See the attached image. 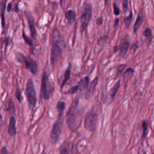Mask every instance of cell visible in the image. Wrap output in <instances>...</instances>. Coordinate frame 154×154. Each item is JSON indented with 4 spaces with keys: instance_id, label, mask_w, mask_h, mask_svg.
<instances>
[{
    "instance_id": "4",
    "label": "cell",
    "mask_w": 154,
    "mask_h": 154,
    "mask_svg": "<svg viewBox=\"0 0 154 154\" xmlns=\"http://www.w3.org/2000/svg\"><path fill=\"white\" fill-rule=\"evenodd\" d=\"M65 121L63 113H58L56 120L52 125V128L51 133V140L53 144H55L62 133V128Z\"/></svg>"
},
{
    "instance_id": "23",
    "label": "cell",
    "mask_w": 154,
    "mask_h": 154,
    "mask_svg": "<svg viewBox=\"0 0 154 154\" xmlns=\"http://www.w3.org/2000/svg\"><path fill=\"white\" fill-rule=\"evenodd\" d=\"M133 13H132V12H130L129 15L124 18V24L127 28H128L130 27V26L131 25L132 20H133Z\"/></svg>"
},
{
    "instance_id": "33",
    "label": "cell",
    "mask_w": 154,
    "mask_h": 154,
    "mask_svg": "<svg viewBox=\"0 0 154 154\" xmlns=\"http://www.w3.org/2000/svg\"><path fill=\"white\" fill-rule=\"evenodd\" d=\"M108 39V36L107 35H104L103 36H101L98 39V43L99 45H101L102 43L105 42Z\"/></svg>"
},
{
    "instance_id": "5",
    "label": "cell",
    "mask_w": 154,
    "mask_h": 154,
    "mask_svg": "<svg viewBox=\"0 0 154 154\" xmlns=\"http://www.w3.org/2000/svg\"><path fill=\"white\" fill-rule=\"evenodd\" d=\"M98 114L94 109H90L85 115L84 124L85 128L90 132H94L97 130Z\"/></svg>"
},
{
    "instance_id": "36",
    "label": "cell",
    "mask_w": 154,
    "mask_h": 154,
    "mask_svg": "<svg viewBox=\"0 0 154 154\" xmlns=\"http://www.w3.org/2000/svg\"><path fill=\"white\" fill-rule=\"evenodd\" d=\"M0 154H10V153L8 151L6 147H3L1 149V151H0Z\"/></svg>"
},
{
    "instance_id": "37",
    "label": "cell",
    "mask_w": 154,
    "mask_h": 154,
    "mask_svg": "<svg viewBox=\"0 0 154 154\" xmlns=\"http://www.w3.org/2000/svg\"><path fill=\"white\" fill-rule=\"evenodd\" d=\"M12 3L10 2L7 5V10L9 13H10L11 11H12Z\"/></svg>"
},
{
    "instance_id": "32",
    "label": "cell",
    "mask_w": 154,
    "mask_h": 154,
    "mask_svg": "<svg viewBox=\"0 0 154 154\" xmlns=\"http://www.w3.org/2000/svg\"><path fill=\"white\" fill-rule=\"evenodd\" d=\"M113 12H114V14L116 16H119L120 15V9L119 8L117 7L116 3L114 2L113 4Z\"/></svg>"
},
{
    "instance_id": "38",
    "label": "cell",
    "mask_w": 154,
    "mask_h": 154,
    "mask_svg": "<svg viewBox=\"0 0 154 154\" xmlns=\"http://www.w3.org/2000/svg\"><path fill=\"white\" fill-rule=\"evenodd\" d=\"M119 18H116L114 21V28H117L119 25Z\"/></svg>"
},
{
    "instance_id": "1",
    "label": "cell",
    "mask_w": 154,
    "mask_h": 154,
    "mask_svg": "<svg viewBox=\"0 0 154 154\" xmlns=\"http://www.w3.org/2000/svg\"><path fill=\"white\" fill-rule=\"evenodd\" d=\"M51 54L50 58L53 68L57 61L62 57L63 49L66 46L63 36L57 27H54L51 36Z\"/></svg>"
},
{
    "instance_id": "11",
    "label": "cell",
    "mask_w": 154,
    "mask_h": 154,
    "mask_svg": "<svg viewBox=\"0 0 154 154\" xmlns=\"http://www.w3.org/2000/svg\"><path fill=\"white\" fill-rule=\"evenodd\" d=\"M98 80H99V78L98 77H95L93 81H91V83L90 84H89V85L87 89V92L85 94V98L88 99L91 98V97L93 95L94 92L95 91V89L98 84Z\"/></svg>"
},
{
    "instance_id": "25",
    "label": "cell",
    "mask_w": 154,
    "mask_h": 154,
    "mask_svg": "<svg viewBox=\"0 0 154 154\" xmlns=\"http://www.w3.org/2000/svg\"><path fill=\"white\" fill-rule=\"evenodd\" d=\"M22 38L24 39V41L25 42V43H26L27 45H28L31 48L33 47V46H34V43H33V40L26 35V34H25V32H24V31H23V32H22Z\"/></svg>"
},
{
    "instance_id": "2",
    "label": "cell",
    "mask_w": 154,
    "mask_h": 154,
    "mask_svg": "<svg viewBox=\"0 0 154 154\" xmlns=\"http://www.w3.org/2000/svg\"><path fill=\"white\" fill-rule=\"evenodd\" d=\"M78 99H75L69 107L66 116L69 129L75 132L80 128L83 118V111L78 106Z\"/></svg>"
},
{
    "instance_id": "14",
    "label": "cell",
    "mask_w": 154,
    "mask_h": 154,
    "mask_svg": "<svg viewBox=\"0 0 154 154\" xmlns=\"http://www.w3.org/2000/svg\"><path fill=\"white\" fill-rule=\"evenodd\" d=\"M7 0H2L0 5V12H1V26L4 29L6 27V19H5V10L6 9V4Z\"/></svg>"
},
{
    "instance_id": "43",
    "label": "cell",
    "mask_w": 154,
    "mask_h": 154,
    "mask_svg": "<svg viewBox=\"0 0 154 154\" xmlns=\"http://www.w3.org/2000/svg\"><path fill=\"white\" fill-rule=\"evenodd\" d=\"M152 154H153V153H152Z\"/></svg>"
},
{
    "instance_id": "22",
    "label": "cell",
    "mask_w": 154,
    "mask_h": 154,
    "mask_svg": "<svg viewBox=\"0 0 154 154\" xmlns=\"http://www.w3.org/2000/svg\"><path fill=\"white\" fill-rule=\"evenodd\" d=\"M66 108V104L63 101H58L56 105V108L58 113H63Z\"/></svg>"
},
{
    "instance_id": "39",
    "label": "cell",
    "mask_w": 154,
    "mask_h": 154,
    "mask_svg": "<svg viewBox=\"0 0 154 154\" xmlns=\"http://www.w3.org/2000/svg\"><path fill=\"white\" fill-rule=\"evenodd\" d=\"M19 7H18V3H16L15 5V7H14V11L16 12V13H18L19 12Z\"/></svg>"
},
{
    "instance_id": "10",
    "label": "cell",
    "mask_w": 154,
    "mask_h": 154,
    "mask_svg": "<svg viewBox=\"0 0 154 154\" xmlns=\"http://www.w3.org/2000/svg\"><path fill=\"white\" fill-rule=\"evenodd\" d=\"M130 46V42L128 41H122L119 45H117L118 47V51L119 52V55L121 57H125L127 55L128 49Z\"/></svg>"
},
{
    "instance_id": "30",
    "label": "cell",
    "mask_w": 154,
    "mask_h": 154,
    "mask_svg": "<svg viewBox=\"0 0 154 154\" xmlns=\"http://www.w3.org/2000/svg\"><path fill=\"white\" fill-rule=\"evenodd\" d=\"M15 54H16L17 60L19 61V62H20L21 63H24V61L25 58V56H24V55L23 54L19 52H16Z\"/></svg>"
},
{
    "instance_id": "34",
    "label": "cell",
    "mask_w": 154,
    "mask_h": 154,
    "mask_svg": "<svg viewBox=\"0 0 154 154\" xmlns=\"http://www.w3.org/2000/svg\"><path fill=\"white\" fill-rule=\"evenodd\" d=\"M103 22H104V19L102 16H100L96 19V24L98 26H101V25H102Z\"/></svg>"
},
{
    "instance_id": "24",
    "label": "cell",
    "mask_w": 154,
    "mask_h": 154,
    "mask_svg": "<svg viewBox=\"0 0 154 154\" xmlns=\"http://www.w3.org/2000/svg\"><path fill=\"white\" fill-rule=\"evenodd\" d=\"M141 125H142V128H143L142 139H144L147 136V135L149 133V127H148L147 123L144 120H143Z\"/></svg>"
},
{
    "instance_id": "40",
    "label": "cell",
    "mask_w": 154,
    "mask_h": 154,
    "mask_svg": "<svg viewBox=\"0 0 154 154\" xmlns=\"http://www.w3.org/2000/svg\"><path fill=\"white\" fill-rule=\"evenodd\" d=\"M4 42H6V46H7L8 45H9V38H7V39L4 41Z\"/></svg>"
},
{
    "instance_id": "9",
    "label": "cell",
    "mask_w": 154,
    "mask_h": 154,
    "mask_svg": "<svg viewBox=\"0 0 154 154\" xmlns=\"http://www.w3.org/2000/svg\"><path fill=\"white\" fill-rule=\"evenodd\" d=\"M25 15L28 23L31 37H32V39H35L37 36V31L36 28L35 19L33 17L32 15L28 12H25Z\"/></svg>"
},
{
    "instance_id": "8",
    "label": "cell",
    "mask_w": 154,
    "mask_h": 154,
    "mask_svg": "<svg viewBox=\"0 0 154 154\" xmlns=\"http://www.w3.org/2000/svg\"><path fill=\"white\" fill-rule=\"evenodd\" d=\"M24 63L25 68L28 70L33 75H37L38 72V65L36 61L30 56L25 57Z\"/></svg>"
},
{
    "instance_id": "35",
    "label": "cell",
    "mask_w": 154,
    "mask_h": 154,
    "mask_svg": "<svg viewBox=\"0 0 154 154\" xmlns=\"http://www.w3.org/2000/svg\"><path fill=\"white\" fill-rule=\"evenodd\" d=\"M139 48V46L137 43H134L132 45V46H131L130 47V50L131 51L133 52V53H135L136 52V51Z\"/></svg>"
},
{
    "instance_id": "41",
    "label": "cell",
    "mask_w": 154,
    "mask_h": 154,
    "mask_svg": "<svg viewBox=\"0 0 154 154\" xmlns=\"http://www.w3.org/2000/svg\"><path fill=\"white\" fill-rule=\"evenodd\" d=\"M113 51H114V53L118 51V47H117V45H116V46H114Z\"/></svg>"
},
{
    "instance_id": "29",
    "label": "cell",
    "mask_w": 154,
    "mask_h": 154,
    "mask_svg": "<svg viewBox=\"0 0 154 154\" xmlns=\"http://www.w3.org/2000/svg\"><path fill=\"white\" fill-rule=\"evenodd\" d=\"M6 110H7L8 111H13L14 112V111H15L14 103H13V101H12L11 99H9V101L7 104Z\"/></svg>"
},
{
    "instance_id": "26",
    "label": "cell",
    "mask_w": 154,
    "mask_h": 154,
    "mask_svg": "<svg viewBox=\"0 0 154 154\" xmlns=\"http://www.w3.org/2000/svg\"><path fill=\"white\" fill-rule=\"evenodd\" d=\"M127 67V65L126 64H121L115 67L116 70V77H118L119 76V75H120L123 71H124L125 68Z\"/></svg>"
},
{
    "instance_id": "6",
    "label": "cell",
    "mask_w": 154,
    "mask_h": 154,
    "mask_svg": "<svg viewBox=\"0 0 154 154\" xmlns=\"http://www.w3.org/2000/svg\"><path fill=\"white\" fill-rule=\"evenodd\" d=\"M92 15H93V9L92 5L90 3H86L84 6V10L82 15L80 16V31L81 35L87 29L88 25L91 19Z\"/></svg>"
},
{
    "instance_id": "28",
    "label": "cell",
    "mask_w": 154,
    "mask_h": 154,
    "mask_svg": "<svg viewBox=\"0 0 154 154\" xmlns=\"http://www.w3.org/2000/svg\"><path fill=\"white\" fill-rule=\"evenodd\" d=\"M122 9L124 10V12L126 14L129 11L128 0H122Z\"/></svg>"
},
{
    "instance_id": "13",
    "label": "cell",
    "mask_w": 154,
    "mask_h": 154,
    "mask_svg": "<svg viewBox=\"0 0 154 154\" xmlns=\"http://www.w3.org/2000/svg\"><path fill=\"white\" fill-rule=\"evenodd\" d=\"M7 133L10 137H15L16 134V119L13 116H12L10 118V122H9Z\"/></svg>"
},
{
    "instance_id": "3",
    "label": "cell",
    "mask_w": 154,
    "mask_h": 154,
    "mask_svg": "<svg viewBox=\"0 0 154 154\" xmlns=\"http://www.w3.org/2000/svg\"><path fill=\"white\" fill-rule=\"evenodd\" d=\"M54 84L49 78V75L46 71H43L42 75L41 97L45 100H48L54 91Z\"/></svg>"
},
{
    "instance_id": "31",
    "label": "cell",
    "mask_w": 154,
    "mask_h": 154,
    "mask_svg": "<svg viewBox=\"0 0 154 154\" xmlns=\"http://www.w3.org/2000/svg\"><path fill=\"white\" fill-rule=\"evenodd\" d=\"M79 87L78 85H75L73 87H72L68 91L66 94H75L78 91Z\"/></svg>"
},
{
    "instance_id": "20",
    "label": "cell",
    "mask_w": 154,
    "mask_h": 154,
    "mask_svg": "<svg viewBox=\"0 0 154 154\" xmlns=\"http://www.w3.org/2000/svg\"><path fill=\"white\" fill-rule=\"evenodd\" d=\"M143 36L146 39L149 43L150 44L153 40V35L152 30L150 28H146L143 32Z\"/></svg>"
},
{
    "instance_id": "27",
    "label": "cell",
    "mask_w": 154,
    "mask_h": 154,
    "mask_svg": "<svg viewBox=\"0 0 154 154\" xmlns=\"http://www.w3.org/2000/svg\"><path fill=\"white\" fill-rule=\"evenodd\" d=\"M15 97L17 99V100L18 101V102L19 103H21L23 101V97L22 95V93L20 90V89L19 88V87H17L16 90V92H15Z\"/></svg>"
},
{
    "instance_id": "7",
    "label": "cell",
    "mask_w": 154,
    "mask_h": 154,
    "mask_svg": "<svg viewBox=\"0 0 154 154\" xmlns=\"http://www.w3.org/2000/svg\"><path fill=\"white\" fill-rule=\"evenodd\" d=\"M26 95L30 109L34 108L37 104V94L32 78H29L26 84Z\"/></svg>"
},
{
    "instance_id": "21",
    "label": "cell",
    "mask_w": 154,
    "mask_h": 154,
    "mask_svg": "<svg viewBox=\"0 0 154 154\" xmlns=\"http://www.w3.org/2000/svg\"><path fill=\"white\" fill-rule=\"evenodd\" d=\"M135 72V70L132 68H128L124 74V78L125 81H128L131 77H132Z\"/></svg>"
},
{
    "instance_id": "12",
    "label": "cell",
    "mask_w": 154,
    "mask_h": 154,
    "mask_svg": "<svg viewBox=\"0 0 154 154\" xmlns=\"http://www.w3.org/2000/svg\"><path fill=\"white\" fill-rule=\"evenodd\" d=\"M120 84H121V81L119 80L110 90L108 92V96L110 97V102H111L114 99L117 92L119 90V88L120 87Z\"/></svg>"
},
{
    "instance_id": "19",
    "label": "cell",
    "mask_w": 154,
    "mask_h": 154,
    "mask_svg": "<svg viewBox=\"0 0 154 154\" xmlns=\"http://www.w3.org/2000/svg\"><path fill=\"white\" fill-rule=\"evenodd\" d=\"M71 65L69 63L68 68L66 69L64 73V78H63L62 83H61V89H63V88L64 87V86L65 85V84H66V83L68 82V81L69 80L71 77Z\"/></svg>"
},
{
    "instance_id": "17",
    "label": "cell",
    "mask_w": 154,
    "mask_h": 154,
    "mask_svg": "<svg viewBox=\"0 0 154 154\" xmlns=\"http://www.w3.org/2000/svg\"><path fill=\"white\" fill-rule=\"evenodd\" d=\"M143 23V16L141 15V13L139 12L138 13L137 19H136V22H135V23L134 24V26H133V32H134V33H135V34L137 33V31L141 27Z\"/></svg>"
},
{
    "instance_id": "18",
    "label": "cell",
    "mask_w": 154,
    "mask_h": 154,
    "mask_svg": "<svg viewBox=\"0 0 154 154\" xmlns=\"http://www.w3.org/2000/svg\"><path fill=\"white\" fill-rule=\"evenodd\" d=\"M65 18L67 19L68 24L69 25H72L76 20V18H77L76 13L72 10H68L65 13Z\"/></svg>"
},
{
    "instance_id": "15",
    "label": "cell",
    "mask_w": 154,
    "mask_h": 154,
    "mask_svg": "<svg viewBox=\"0 0 154 154\" xmlns=\"http://www.w3.org/2000/svg\"><path fill=\"white\" fill-rule=\"evenodd\" d=\"M60 154H69L71 151V143L69 140L64 141L59 147Z\"/></svg>"
},
{
    "instance_id": "42",
    "label": "cell",
    "mask_w": 154,
    "mask_h": 154,
    "mask_svg": "<svg viewBox=\"0 0 154 154\" xmlns=\"http://www.w3.org/2000/svg\"><path fill=\"white\" fill-rule=\"evenodd\" d=\"M108 0H105V5H107V3H108Z\"/></svg>"
},
{
    "instance_id": "16",
    "label": "cell",
    "mask_w": 154,
    "mask_h": 154,
    "mask_svg": "<svg viewBox=\"0 0 154 154\" xmlns=\"http://www.w3.org/2000/svg\"><path fill=\"white\" fill-rule=\"evenodd\" d=\"M90 77L88 76H86L83 78H81L80 81L78 83V85L79 87V90L80 91L85 90L87 89L89 84H90Z\"/></svg>"
}]
</instances>
